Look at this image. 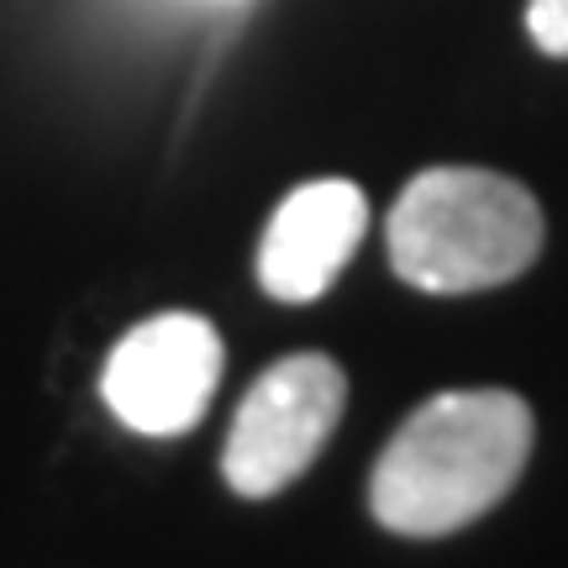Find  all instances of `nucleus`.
<instances>
[{
	"label": "nucleus",
	"instance_id": "obj_6",
	"mask_svg": "<svg viewBox=\"0 0 568 568\" xmlns=\"http://www.w3.org/2000/svg\"><path fill=\"white\" fill-rule=\"evenodd\" d=\"M527 27H531V42H537L542 53L568 59V0H531Z\"/></svg>",
	"mask_w": 568,
	"mask_h": 568
},
{
	"label": "nucleus",
	"instance_id": "obj_5",
	"mask_svg": "<svg viewBox=\"0 0 568 568\" xmlns=\"http://www.w3.org/2000/svg\"><path fill=\"white\" fill-rule=\"evenodd\" d=\"M368 232V201L353 180H311L290 190L258 243V284L274 301L305 305L326 295Z\"/></svg>",
	"mask_w": 568,
	"mask_h": 568
},
{
	"label": "nucleus",
	"instance_id": "obj_2",
	"mask_svg": "<svg viewBox=\"0 0 568 568\" xmlns=\"http://www.w3.org/2000/svg\"><path fill=\"white\" fill-rule=\"evenodd\" d=\"M542 253V205L489 169H426L389 211V264L432 295H468L527 274Z\"/></svg>",
	"mask_w": 568,
	"mask_h": 568
},
{
	"label": "nucleus",
	"instance_id": "obj_4",
	"mask_svg": "<svg viewBox=\"0 0 568 568\" xmlns=\"http://www.w3.org/2000/svg\"><path fill=\"white\" fill-rule=\"evenodd\" d=\"M222 385V337L195 311H163L132 326L105 358V406L142 437H180Z\"/></svg>",
	"mask_w": 568,
	"mask_h": 568
},
{
	"label": "nucleus",
	"instance_id": "obj_3",
	"mask_svg": "<svg viewBox=\"0 0 568 568\" xmlns=\"http://www.w3.org/2000/svg\"><path fill=\"white\" fill-rule=\"evenodd\" d=\"M347 406V379L326 353H290L243 395L222 447L226 485L264 500L316 464Z\"/></svg>",
	"mask_w": 568,
	"mask_h": 568
},
{
	"label": "nucleus",
	"instance_id": "obj_1",
	"mask_svg": "<svg viewBox=\"0 0 568 568\" xmlns=\"http://www.w3.org/2000/svg\"><path fill=\"white\" fill-rule=\"evenodd\" d=\"M531 453V410L510 389H447L389 437L368 506L400 537H447L510 495Z\"/></svg>",
	"mask_w": 568,
	"mask_h": 568
}]
</instances>
